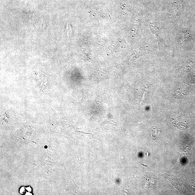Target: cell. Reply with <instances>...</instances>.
<instances>
[{"instance_id":"obj_1","label":"cell","mask_w":195,"mask_h":195,"mask_svg":"<svg viewBox=\"0 0 195 195\" xmlns=\"http://www.w3.org/2000/svg\"><path fill=\"white\" fill-rule=\"evenodd\" d=\"M151 137L154 141L158 140L160 137L161 131L159 128H153L151 129Z\"/></svg>"}]
</instances>
